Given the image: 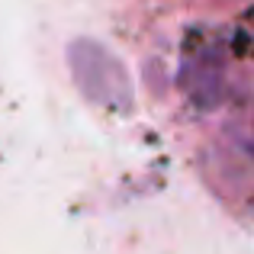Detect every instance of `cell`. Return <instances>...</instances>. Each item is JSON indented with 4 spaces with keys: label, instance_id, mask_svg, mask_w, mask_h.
Listing matches in <instances>:
<instances>
[{
    "label": "cell",
    "instance_id": "cell-1",
    "mask_svg": "<svg viewBox=\"0 0 254 254\" xmlns=\"http://www.w3.org/2000/svg\"><path fill=\"white\" fill-rule=\"evenodd\" d=\"M68 68L77 90L90 103L106 106V110H129L135 100L126 64L93 39H74L68 45Z\"/></svg>",
    "mask_w": 254,
    "mask_h": 254
}]
</instances>
